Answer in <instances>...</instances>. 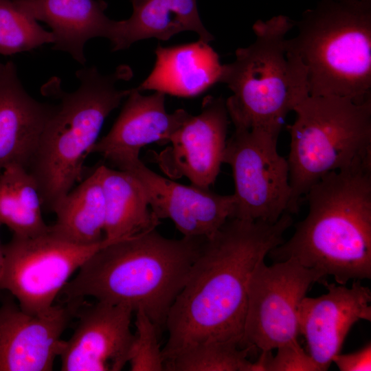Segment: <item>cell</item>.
Here are the masks:
<instances>
[{"mask_svg":"<svg viewBox=\"0 0 371 371\" xmlns=\"http://www.w3.org/2000/svg\"><path fill=\"white\" fill-rule=\"evenodd\" d=\"M291 214L275 223L229 218L205 238L166 317L164 361L205 341L242 348L248 284L258 263L284 241Z\"/></svg>","mask_w":371,"mask_h":371,"instance_id":"1","label":"cell"},{"mask_svg":"<svg viewBox=\"0 0 371 371\" xmlns=\"http://www.w3.org/2000/svg\"><path fill=\"white\" fill-rule=\"evenodd\" d=\"M204 237L168 238L156 228L110 241L64 286L68 302L91 297L143 311L159 330L197 258Z\"/></svg>","mask_w":371,"mask_h":371,"instance_id":"2","label":"cell"},{"mask_svg":"<svg viewBox=\"0 0 371 371\" xmlns=\"http://www.w3.org/2000/svg\"><path fill=\"white\" fill-rule=\"evenodd\" d=\"M306 216L267 256L295 259L339 284L371 278V167L330 172L304 197Z\"/></svg>","mask_w":371,"mask_h":371,"instance_id":"3","label":"cell"},{"mask_svg":"<svg viewBox=\"0 0 371 371\" xmlns=\"http://www.w3.org/2000/svg\"><path fill=\"white\" fill-rule=\"evenodd\" d=\"M76 76L80 86L74 91H63L56 77L41 87L43 95L59 103L45 124L27 169L37 184L43 207L49 212L81 181L83 163L105 120L131 91L118 89L116 84L129 80L133 72L122 65L113 73L102 74L91 66L78 70Z\"/></svg>","mask_w":371,"mask_h":371,"instance_id":"4","label":"cell"},{"mask_svg":"<svg viewBox=\"0 0 371 371\" xmlns=\"http://www.w3.org/2000/svg\"><path fill=\"white\" fill-rule=\"evenodd\" d=\"M295 25L286 49L304 68L309 95L371 99V0H321Z\"/></svg>","mask_w":371,"mask_h":371,"instance_id":"5","label":"cell"},{"mask_svg":"<svg viewBox=\"0 0 371 371\" xmlns=\"http://www.w3.org/2000/svg\"><path fill=\"white\" fill-rule=\"evenodd\" d=\"M294 26L284 15L258 20L254 42L223 65L220 82L232 91L225 104L234 128L278 137L287 114L309 95L304 68L286 50V36Z\"/></svg>","mask_w":371,"mask_h":371,"instance_id":"6","label":"cell"},{"mask_svg":"<svg viewBox=\"0 0 371 371\" xmlns=\"http://www.w3.org/2000/svg\"><path fill=\"white\" fill-rule=\"evenodd\" d=\"M293 111L289 214L298 212L310 188L327 174L371 166V99L307 95Z\"/></svg>","mask_w":371,"mask_h":371,"instance_id":"7","label":"cell"},{"mask_svg":"<svg viewBox=\"0 0 371 371\" xmlns=\"http://www.w3.org/2000/svg\"><path fill=\"white\" fill-rule=\"evenodd\" d=\"M109 240L75 244L49 232L35 236L13 234L2 245L4 269L0 289L8 291L31 314L47 311L72 274Z\"/></svg>","mask_w":371,"mask_h":371,"instance_id":"8","label":"cell"},{"mask_svg":"<svg viewBox=\"0 0 371 371\" xmlns=\"http://www.w3.org/2000/svg\"><path fill=\"white\" fill-rule=\"evenodd\" d=\"M324 278L295 259L270 266L261 260L248 284L242 348L267 352L297 341L300 304L310 286Z\"/></svg>","mask_w":371,"mask_h":371,"instance_id":"9","label":"cell"},{"mask_svg":"<svg viewBox=\"0 0 371 371\" xmlns=\"http://www.w3.org/2000/svg\"><path fill=\"white\" fill-rule=\"evenodd\" d=\"M278 138L258 129L235 128L227 139L223 164L232 168L235 188L232 218L275 223L289 213V168L278 151Z\"/></svg>","mask_w":371,"mask_h":371,"instance_id":"10","label":"cell"},{"mask_svg":"<svg viewBox=\"0 0 371 371\" xmlns=\"http://www.w3.org/2000/svg\"><path fill=\"white\" fill-rule=\"evenodd\" d=\"M229 120L225 100L206 97L201 112L188 116L155 161L170 179L185 177L192 185L210 188L223 164Z\"/></svg>","mask_w":371,"mask_h":371,"instance_id":"11","label":"cell"},{"mask_svg":"<svg viewBox=\"0 0 371 371\" xmlns=\"http://www.w3.org/2000/svg\"><path fill=\"white\" fill-rule=\"evenodd\" d=\"M117 169L137 179L155 216L171 220L183 236L210 237L232 216L233 194L222 195L210 188L179 183L155 172L139 157Z\"/></svg>","mask_w":371,"mask_h":371,"instance_id":"12","label":"cell"},{"mask_svg":"<svg viewBox=\"0 0 371 371\" xmlns=\"http://www.w3.org/2000/svg\"><path fill=\"white\" fill-rule=\"evenodd\" d=\"M78 306V324L58 355L63 371H119L128 362L133 309L97 301Z\"/></svg>","mask_w":371,"mask_h":371,"instance_id":"13","label":"cell"},{"mask_svg":"<svg viewBox=\"0 0 371 371\" xmlns=\"http://www.w3.org/2000/svg\"><path fill=\"white\" fill-rule=\"evenodd\" d=\"M80 302L54 304L45 313L31 314L12 300L4 301L0 306V371L52 370L62 334Z\"/></svg>","mask_w":371,"mask_h":371,"instance_id":"14","label":"cell"},{"mask_svg":"<svg viewBox=\"0 0 371 371\" xmlns=\"http://www.w3.org/2000/svg\"><path fill=\"white\" fill-rule=\"evenodd\" d=\"M324 284L327 293L317 297L305 296L298 310L299 333L320 371L327 370L341 352L356 322L371 321V291L360 280H355L350 288L326 282Z\"/></svg>","mask_w":371,"mask_h":371,"instance_id":"15","label":"cell"},{"mask_svg":"<svg viewBox=\"0 0 371 371\" xmlns=\"http://www.w3.org/2000/svg\"><path fill=\"white\" fill-rule=\"evenodd\" d=\"M165 95L155 91L144 95L137 88L131 89L110 131L96 142L90 153L100 155L118 168L124 162L139 157L140 150L148 144H168L190 113L182 109L168 113Z\"/></svg>","mask_w":371,"mask_h":371,"instance_id":"16","label":"cell"},{"mask_svg":"<svg viewBox=\"0 0 371 371\" xmlns=\"http://www.w3.org/2000/svg\"><path fill=\"white\" fill-rule=\"evenodd\" d=\"M54 104L41 102L23 88L12 61L0 69V172L19 164L26 168Z\"/></svg>","mask_w":371,"mask_h":371,"instance_id":"17","label":"cell"},{"mask_svg":"<svg viewBox=\"0 0 371 371\" xmlns=\"http://www.w3.org/2000/svg\"><path fill=\"white\" fill-rule=\"evenodd\" d=\"M23 13L47 23L54 36L53 49L69 54L82 65L86 43L95 37L111 39L115 21L104 12L103 0H12Z\"/></svg>","mask_w":371,"mask_h":371,"instance_id":"18","label":"cell"},{"mask_svg":"<svg viewBox=\"0 0 371 371\" xmlns=\"http://www.w3.org/2000/svg\"><path fill=\"white\" fill-rule=\"evenodd\" d=\"M155 66L137 89L180 98H193L220 82L223 65L208 43L164 47L158 45Z\"/></svg>","mask_w":371,"mask_h":371,"instance_id":"19","label":"cell"},{"mask_svg":"<svg viewBox=\"0 0 371 371\" xmlns=\"http://www.w3.org/2000/svg\"><path fill=\"white\" fill-rule=\"evenodd\" d=\"M131 16L115 21L110 40L112 51L128 48L134 43L150 38L168 41L184 31H193L199 39L210 43L214 39L204 27L197 0H131Z\"/></svg>","mask_w":371,"mask_h":371,"instance_id":"20","label":"cell"},{"mask_svg":"<svg viewBox=\"0 0 371 371\" xmlns=\"http://www.w3.org/2000/svg\"><path fill=\"white\" fill-rule=\"evenodd\" d=\"M98 166L105 199L104 239L114 241L156 228L159 220L137 179L126 170Z\"/></svg>","mask_w":371,"mask_h":371,"instance_id":"21","label":"cell"},{"mask_svg":"<svg viewBox=\"0 0 371 371\" xmlns=\"http://www.w3.org/2000/svg\"><path fill=\"white\" fill-rule=\"evenodd\" d=\"M52 233L69 242L91 245L104 240L105 199L99 166L54 207Z\"/></svg>","mask_w":371,"mask_h":371,"instance_id":"22","label":"cell"},{"mask_svg":"<svg viewBox=\"0 0 371 371\" xmlns=\"http://www.w3.org/2000/svg\"><path fill=\"white\" fill-rule=\"evenodd\" d=\"M37 184L27 169L19 164L0 172V223L13 234L35 236L49 230L43 218Z\"/></svg>","mask_w":371,"mask_h":371,"instance_id":"23","label":"cell"},{"mask_svg":"<svg viewBox=\"0 0 371 371\" xmlns=\"http://www.w3.org/2000/svg\"><path fill=\"white\" fill-rule=\"evenodd\" d=\"M250 348L232 342L205 341L189 346L164 361L167 371H251Z\"/></svg>","mask_w":371,"mask_h":371,"instance_id":"24","label":"cell"},{"mask_svg":"<svg viewBox=\"0 0 371 371\" xmlns=\"http://www.w3.org/2000/svg\"><path fill=\"white\" fill-rule=\"evenodd\" d=\"M54 41L51 32L20 10L12 0H0V54L28 52Z\"/></svg>","mask_w":371,"mask_h":371,"instance_id":"25","label":"cell"},{"mask_svg":"<svg viewBox=\"0 0 371 371\" xmlns=\"http://www.w3.org/2000/svg\"><path fill=\"white\" fill-rule=\"evenodd\" d=\"M135 328L128 362L131 371L164 370L162 348L158 341L159 330L142 310L135 312Z\"/></svg>","mask_w":371,"mask_h":371,"instance_id":"26","label":"cell"},{"mask_svg":"<svg viewBox=\"0 0 371 371\" xmlns=\"http://www.w3.org/2000/svg\"><path fill=\"white\" fill-rule=\"evenodd\" d=\"M276 354L261 352L251 371H320L319 368L298 341L278 347Z\"/></svg>","mask_w":371,"mask_h":371,"instance_id":"27","label":"cell"},{"mask_svg":"<svg viewBox=\"0 0 371 371\" xmlns=\"http://www.w3.org/2000/svg\"><path fill=\"white\" fill-rule=\"evenodd\" d=\"M334 362L340 371H370L371 370V344L348 354L336 355Z\"/></svg>","mask_w":371,"mask_h":371,"instance_id":"28","label":"cell"},{"mask_svg":"<svg viewBox=\"0 0 371 371\" xmlns=\"http://www.w3.org/2000/svg\"><path fill=\"white\" fill-rule=\"evenodd\" d=\"M1 224L0 223V225ZM4 269V256L2 251V246L0 245V279L2 276Z\"/></svg>","mask_w":371,"mask_h":371,"instance_id":"29","label":"cell"},{"mask_svg":"<svg viewBox=\"0 0 371 371\" xmlns=\"http://www.w3.org/2000/svg\"><path fill=\"white\" fill-rule=\"evenodd\" d=\"M3 65V63H1L0 62V69L2 67Z\"/></svg>","mask_w":371,"mask_h":371,"instance_id":"30","label":"cell"}]
</instances>
